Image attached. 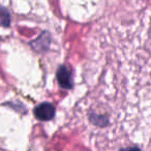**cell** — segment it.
<instances>
[{"label":"cell","instance_id":"1","mask_svg":"<svg viewBox=\"0 0 151 151\" xmlns=\"http://www.w3.org/2000/svg\"><path fill=\"white\" fill-rule=\"evenodd\" d=\"M36 119L40 121H49L55 116V107L51 103H42L38 105L33 111Z\"/></svg>","mask_w":151,"mask_h":151},{"label":"cell","instance_id":"6","mask_svg":"<svg viewBox=\"0 0 151 151\" xmlns=\"http://www.w3.org/2000/svg\"><path fill=\"white\" fill-rule=\"evenodd\" d=\"M119 151H141V149L137 146H134V147H128V148H121Z\"/></svg>","mask_w":151,"mask_h":151},{"label":"cell","instance_id":"5","mask_svg":"<svg viewBox=\"0 0 151 151\" xmlns=\"http://www.w3.org/2000/svg\"><path fill=\"white\" fill-rule=\"evenodd\" d=\"M0 24L3 27L11 26V15L5 7H0Z\"/></svg>","mask_w":151,"mask_h":151},{"label":"cell","instance_id":"2","mask_svg":"<svg viewBox=\"0 0 151 151\" xmlns=\"http://www.w3.org/2000/svg\"><path fill=\"white\" fill-rule=\"evenodd\" d=\"M57 81L61 88L63 89H71L73 88V75L70 70L65 65H61L57 69Z\"/></svg>","mask_w":151,"mask_h":151},{"label":"cell","instance_id":"4","mask_svg":"<svg viewBox=\"0 0 151 151\" xmlns=\"http://www.w3.org/2000/svg\"><path fill=\"white\" fill-rule=\"evenodd\" d=\"M90 121L92 122L94 125L101 126V127H105L109 124V120L106 116L104 115H96V114H91L90 115Z\"/></svg>","mask_w":151,"mask_h":151},{"label":"cell","instance_id":"3","mask_svg":"<svg viewBox=\"0 0 151 151\" xmlns=\"http://www.w3.org/2000/svg\"><path fill=\"white\" fill-rule=\"evenodd\" d=\"M38 44H40V46L38 47L36 51L47 50L48 47H49V44H50V35H49V33H47V32L42 33V35L37 38V40H34V42L32 44V46H34V45H38Z\"/></svg>","mask_w":151,"mask_h":151}]
</instances>
